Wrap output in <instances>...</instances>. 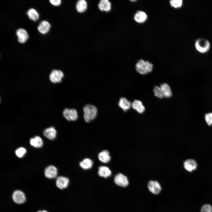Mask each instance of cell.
Masks as SVG:
<instances>
[{
	"mask_svg": "<svg viewBox=\"0 0 212 212\" xmlns=\"http://www.w3.org/2000/svg\"><path fill=\"white\" fill-rule=\"evenodd\" d=\"M194 46L196 50L201 54H205L210 50L211 44L209 41L204 38H199L196 40Z\"/></svg>",
	"mask_w": 212,
	"mask_h": 212,
	"instance_id": "6da1fadb",
	"label": "cell"
},
{
	"mask_svg": "<svg viewBox=\"0 0 212 212\" xmlns=\"http://www.w3.org/2000/svg\"><path fill=\"white\" fill-rule=\"evenodd\" d=\"M83 117L87 122L94 120L96 117L97 110L96 106L92 105H87L83 108Z\"/></svg>",
	"mask_w": 212,
	"mask_h": 212,
	"instance_id": "7a4b0ae2",
	"label": "cell"
},
{
	"mask_svg": "<svg viewBox=\"0 0 212 212\" xmlns=\"http://www.w3.org/2000/svg\"><path fill=\"white\" fill-rule=\"evenodd\" d=\"M153 64L143 59L139 60L136 64V71L140 74H145L151 72L153 69Z\"/></svg>",
	"mask_w": 212,
	"mask_h": 212,
	"instance_id": "3957f363",
	"label": "cell"
},
{
	"mask_svg": "<svg viewBox=\"0 0 212 212\" xmlns=\"http://www.w3.org/2000/svg\"><path fill=\"white\" fill-rule=\"evenodd\" d=\"M64 77L63 72L60 70H52L49 75L50 81L52 83H57L60 82Z\"/></svg>",
	"mask_w": 212,
	"mask_h": 212,
	"instance_id": "277c9868",
	"label": "cell"
},
{
	"mask_svg": "<svg viewBox=\"0 0 212 212\" xmlns=\"http://www.w3.org/2000/svg\"><path fill=\"white\" fill-rule=\"evenodd\" d=\"M63 114L64 118L69 121H75L78 118L77 112L74 109L65 108L63 110Z\"/></svg>",
	"mask_w": 212,
	"mask_h": 212,
	"instance_id": "5b68a950",
	"label": "cell"
},
{
	"mask_svg": "<svg viewBox=\"0 0 212 212\" xmlns=\"http://www.w3.org/2000/svg\"><path fill=\"white\" fill-rule=\"evenodd\" d=\"M114 181L117 185L126 187L129 185V181L127 177L121 173L117 174L114 178Z\"/></svg>",
	"mask_w": 212,
	"mask_h": 212,
	"instance_id": "8992f818",
	"label": "cell"
},
{
	"mask_svg": "<svg viewBox=\"0 0 212 212\" xmlns=\"http://www.w3.org/2000/svg\"><path fill=\"white\" fill-rule=\"evenodd\" d=\"M12 197L14 201L18 204L23 203L26 201V197L24 193L20 190L14 191L12 193Z\"/></svg>",
	"mask_w": 212,
	"mask_h": 212,
	"instance_id": "52a82bcc",
	"label": "cell"
},
{
	"mask_svg": "<svg viewBox=\"0 0 212 212\" xmlns=\"http://www.w3.org/2000/svg\"><path fill=\"white\" fill-rule=\"evenodd\" d=\"M149 191L155 195L158 194L161 191L162 188L160 183L157 181L150 180L148 184Z\"/></svg>",
	"mask_w": 212,
	"mask_h": 212,
	"instance_id": "ba28073f",
	"label": "cell"
},
{
	"mask_svg": "<svg viewBox=\"0 0 212 212\" xmlns=\"http://www.w3.org/2000/svg\"><path fill=\"white\" fill-rule=\"evenodd\" d=\"M57 173L58 171L57 168L53 165L48 166L44 170L45 175L48 178L52 179L56 178Z\"/></svg>",
	"mask_w": 212,
	"mask_h": 212,
	"instance_id": "9c48e42d",
	"label": "cell"
},
{
	"mask_svg": "<svg viewBox=\"0 0 212 212\" xmlns=\"http://www.w3.org/2000/svg\"><path fill=\"white\" fill-rule=\"evenodd\" d=\"M69 182V180L68 178L60 176L57 178L56 184L58 188L62 190L66 188L68 186Z\"/></svg>",
	"mask_w": 212,
	"mask_h": 212,
	"instance_id": "30bf717a",
	"label": "cell"
},
{
	"mask_svg": "<svg viewBox=\"0 0 212 212\" xmlns=\"http://www.w3.org/2000/svg\"><path fill=\"white\" fill-rule=\"evenodd\" d=\"M18 37V40L21 43H24L28 39L29 35L27 31L24 29L20 28L16 32Z\"/></svg>",
	"mask_w": 212,
	"mask_h": 212,
	"instance_id": "8fae6325",
	"label": "cell"
},
{
	"mask_svg": "<svg viewBox=\"0 0 212 212\" xmlns=\"http://www.w3.org/2000/svg\"><path fill=\"white\" fill-rule=\"evenodd\" d=\"M185 169L189 172H191L196 169L198 165L196 162L193 159H188L185 161L183 163Z\"/></svg>",
	"mask_w": 212,
	"mask_h": 212,
	"instance_id": "7c38bea8",
	"label": "cell"
},
{
	"mask_svg": "<svg viewBox=\"0 0 212 212\" xmlns=\"http://www.w3.org/2000/svg\"><path fill=\"white\" fill-rule=\"evenodd\" d=\"M51 26L50 24L47 21L43 20L39 24L37 29L40 33L45 34L49 31Z\"/></svg>",
	"mask_w": 212,
	"mask_h": 212,
	"instance_id": "4fadbf2b",
	"label": "cell"
},
{
	"mask_svg": "<svg viewBox=\"0 0 212 212\" xmlns=\"http://www.w3.org/2000/svg\"><path fill=\"white\" fill-rule=\"evenodd\" d=\"M98 173L100 176L107 178L111 176L112 172L108 167L105 166H101L98 168Z\"/></svg>",
	"mask_w": 212,
	"mask_h": 212,
	"instance_id": "5bb4252c",
	"label": "cell"
},
{
	"mask_svg": "<svg viewBox=\"0 0 212 212\" xmlns=\"http://www.w3.org/2000/svg\"><path fill=\"white\" fill-rule=\"evenodd\" d=\"M118 105L125 112L129 109L132 106L131 102L128 101L126 98L123 97L120 99Z\"/></svg>",
	"mask_w": 212,
	"mask_h": 212,
	"instance_id": "9a60e30c",
	"label": "cell"
},
{
	"mask_svg": "<svg viewBox=\"0 0 212 212\" xmlns=\"http://www.w3.org/2000/svg\"><path fill=\"white\" fill-rule=\"evenodd\" d=\"M99 160L104 163H108L111 160L109 152L106 150H104L100 152L98 155Z\"/></svg>",
	"mask_w": 212,
	"mask_h": 212,
	"instance_id": "2e32d148",
	"label": "cell"
},
{
	"mask_svg": "<svg viewBox=\"0 0 212 212\" xmlns=\"http://www.w3.org/2000/svg\"><path fill=\"white\" fill-rule=\"evenodd\" d=\"M44 135L48 139L52 140L56 137L57 131L53 127H50L45 129L43 131Z\"/></svg>",
	"mask_w": 212,
	"mask_h": 212,
	"instance_id": "e0dca14e",
	"label": "cell"
},
{
	"mask_svg": "<svg viewBox=\"0 0 212 212\" xmlns=\"http://www.w3.org/2000/svg\"><path fill=\"white\" fill-rule=\"evenodd\" d=\"M147 16L144 11H137L134 16L135 20L138 23H143L146 21Z\"/></svg>",
	"mask_w": 212,
	"mask_h": 212,
	"instance_id": "ac0fdd59",
	"label": "cell"
},
{
	"mask_svg": "<svg viewBox=\"0 0 212 212\" xmlns=\"http://www.w3.org/2000/svg\"><path fill=\"white\" fill-rule=\"evenodd\" d=\"M164 97L169 98L172 95V92L169 86L166 83L162 84L160 87Z\"/></svg>",
	"mask_w": 212,
	"mask_h": 212,
	"instance_id": "d6986e66",
	"label": "cell"
},
{
	"mask_svg": "<svg viewBox=\"0 0 212 212\" xmlns=\"http://www.w3.org/2000/svg\"><path fill=\"white\" fill-rule=\"evenodd\" d=\"M79 165L83 169L88 170L92 168L93 165V162L90 159L85 158L80 163Z\"/></svg>",
	"mask_w": 212,
	"mask_h": 212,
	"instance_id": "ffe728a7",
	"label": "cell"
},
{
	"mask_svg": "<svg viewBox=\"0 0 212 212\" xmlns=\"http://www.w3.org/2000/svg\"><path fill=\"white\" fill-rule=\"evenodd\" d=\"M132 107L138 113H142L145 111V108L143 105L141 101L139 100H135L132 103Z\"/></svg>",
	"mask_w": 212,
	"mask_h": 212,
	"instance_id": "44dd1931",
	"label": "cell"
},
{
	"mask_svg": "<svg viewBox=\"0 0 212 212\" xmlns=\"http://www.w3.org/2000/svg\"><path fill=\"white\" fill-rule=\"evenodd\" d=\"M98 7L102 11H108L111 9V4L107 0H101L98 5Z\"/></svg>",
	"mask_w": 212,
	"mask_h": 212,
	"instance_id": "7402d4cb",
	"label": "cell"
},
{
	"mask_svg": "<svg viewBox=\"0 0 212 212\" xmlns=\"http://www.w3.org/2000/svg\"><path fill=\"white\" fill-rule=\"evenodd\" d=\"M30 144L35 148H39L42 146L43 142L42 138L39 136H36L30 140Z\"/></svg>",
	"mask_w": 212,
	"mask_h": 212,
	"instance_id": "603a6c76",
	"label": "cell"
},
{
	"mask_svg": "<svg viewBox=\"0 0 212 212\" xmlns=\"http://www.w3.org/2000/svg\"><path fill=\"white\" fill-rule=\"evenodd\" d=\"M26 14L29 18L33 21H36L39 19V14L37 11L34 8L29 9L27 11Z\"/></svg>",
	"mask_w": 212,
	"mask_h": 212,
	"instance_id": "cb8c5ba5",
	"label": "cell"
},
{
	"mask_svg": "<svg viewBox=\"0 0 212 212\" xmlns=\"http://www.w3.org/2000/svg\"><path fill=\"white\" fill-rule=\"evenodd\" d=\"M87 2L84 0H80L77 3L76 8L77 11L81 13L85 11L87 9Z\"/></svg>",
	"mask_w": 212,
	"mask_h": 212,
	"instance_id": "d4e9b609",
	"label": "cell"
},
{
	"mask_svg": "<svg viewBox=\"0 0 212 212\" xmlns=\"http://www.w3.org/2000/svg\"><path fill=\"white\" fill-rule=\"evenodd\" d=\"M153 91L155 96L160 99H162L164 96L160 87L155 86L153 88Z\"/></svg>",
	"mask_w": 212,
	"mask_h": 212,
	"instance_id": "484cf974",
	"label": "cell"
},
{
	"mask_svg": "<svg viewBox=\"0 0 212 212\" xmlns=\"http://www.w3.org/2000/svg\"><path fill=\"white\" fill-rule=\"evenodd\" d=\"M170 4L172 7L178 8L182 6L183 1L182 0H172L170 1Z\"/></svg>",
	"mask_w": 212,
	"mask_h": 212,
	"instance_id": "4316f807",
	"label": "cell"
},
{
	"mask_svg": "<svg viewBox=\"0 0 212 212\" xmlns=\"http://www.w3.org/2000/svg\"><path fill=\"white\" fill-rule=\"evenodd\" d=\"M26 152V149L23 147H20L15 151V154L16 156L20 158L22 157Z\"/></svg>",
	"mask_w": 212,
	"mask_h": 212,
	"instance_id": "83f0119b",
	"label": "cell"
},
{
	"mask_svg": "<svg viewBox=\"0 0 212 212\" xmlns=\"http://www.w3.org/2000/svg\"><path fill=\"white\" fill-rule=\"evenodd\" d=\"M205 118L206 122L208 125H212V113L206 114Z\"/></svg>",
	"mask_w": 212,
	"mask_h": 212,
	"instance_id": "f1b7e54d",
	"label": "cell"
},
{
	"mask_svg": "<svg viewBox=\"0 0 212 212\" xmlns=\"http://www.w3.org/2000/svg\"><path fill=\"white\" fill-rule=\"evenodd\" d=\"M201 212H212V206L209 204H205L202 207Z\"/></svg>",
	"mask_w": 212,
	"mask_h": 212,
	"instance_id": "f546056e",
	"label": "cell"
},
{
	"mask_svg": "<svg viewBox=\"0 0 212 212\" xmlns=\"http://www.w3.org/2000/svg\"><path fill=\"white\" fill-rule=\"evenodd\" d=\"M49 1L52 4L55 6H58L61 3V1L60 0H50Z\"/></svg>",
	"mask_w": 212,
	"mask_h": 212,
	"instance_id": "4dcf8cb0",
	"label": "cell"
},
{
	"mask_svg": "<svg viewBox=\"0 0 212 212\" xmlns=\"http://www.w3.org/2000/svg\"><path fill=\"white\" fill-rule=\"evenodd\" d=\"M37 212H48L46 210H43L42 211H38Z\"/></svg>",
	"mask_w": 212,
	"mask_h": 212,
	"instance_id": "1f68e13d",
	"label": "cell"
},
{
	"mask_svg": "<svg viewBox=\"0 0 212 212\" xmlns=\"http://www.w3.org/2000/svg\"><path fill=\"white\" fill-rule=\"evenodd\" d=\"M131 1H136V0H131Z\"/></svg>",
	"mask_w": 212,
	"mask_h": 212,
	"instance_id": "d6a6232c",
	"label": "cell"
}]
</instances>
